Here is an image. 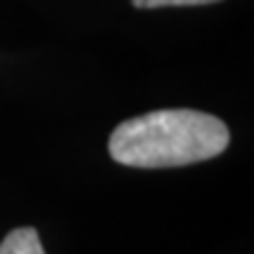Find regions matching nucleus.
<instances>
[{
    "label": "nucleus",
    "mask_w": 254,
    "mask_h": 254,
    "mask_svg": "<svg viewBox=\"0 0 254 254\" xmlns=\"http://www.w3.org/2000/svg\"><path fill=\"white\" fill-rule=\"evenodd\" d=\"M224 120L193 109H163L120 123L109 139L111 158L127 167L160 170L217 158L228 148Z\"/></svg>",
    "instance_id": "f257e3e1"
},
{
    "label": "nucleus",
    "mask_w": 254,
    "mask_h": 254,
    "mask_svg": "<svg viewBox=\"0 0 254 254\" xmlns=\"http://www.w3.org/2000/svg\"><path fill=\"white\" fill-rule=\"evenodd\" d=\"M0 254H45L36 228L24 226L9 231L0 243Z\"/></svg>",
    "instance_id": "f03ea898"
},
{
    "label": "nucleus",
    "mask_w": 254,
    "mask_h": 254,
    "mask_svg": "<svg viewBox=\"0 0 254 254\" xmlns=\"http://www.w3.org/2000/svg\"><path fill=\"white\" fill-rule=\"evenodd\" d=\"M134 7H146V0H132Z\"/></svg>",
    "instance_id": "20e7f679"
},
{
    "label": "nucleus",
    "mask_w": 254,
    "mask_h": 254,
    "mask_svg": "<svg viewBox=\"0 0 254 254\" xmlns=\"http://www.w3.org/2000/svg\"><path fill=\"white\" fill-rule=\"evenodd\" d=\"M219 0H146V7H179V5H212Z\"/></svg>",
    "instance_id": "7ed1b4c3"
}]
</instances>
